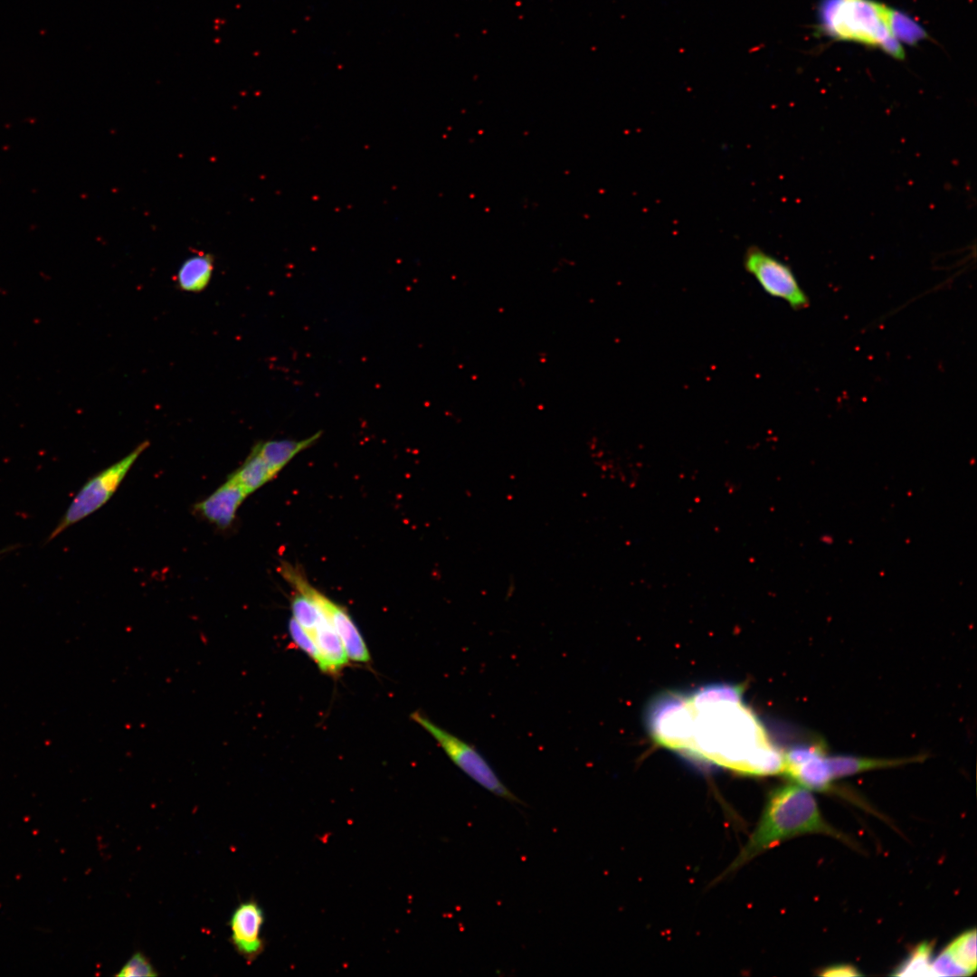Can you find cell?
I'll list each match as a JSON object with an SVG mask.
<instances>
[{
  "label": "cell",
  "mask_w": 977,
  "mask_h": 977,
  "mask_svg": "<svg viewBox=\"0 0 977 977\" xmlns=\"http://www.w3.org/2000/svg\"><path fill=\"white\" fill-rule=\"evenodd\" d=\"M688 697L692 724L686 756L741 774L766 776L783 773V752L743 702L739 687L712 684L697 688Z\"/></svg>",
  "instance_id": "1"
},
{
  "label": "cell",
  "mask_w": 977,
  "mask_h": 977,
  "mask_svg": "<svg viewBox=\"0 0 977 977\" xmlns=\"http://www.w3.org/2000/svg\"><path fill=\"white\" fill-rule=\"evenodd\" d=\"M810 833L831 836L854 846L848 836L824 820L817 801L810 790L798 783L775 788L767 797L753 833L727 872L740 868L755 856L785 839Z\"/></svg>",
  "instance_id": "2"
},
{
  "label": "cell",
  "mask_w": 977,
  "mask_h": 977,
  "mask_svg": "<svg viewBox=\"0 0 977 977\" xmlns=\"http://www.w3.org/2000/svg\"><path fill=\"white\" fill-rule=\"evenodd\" d=\"M899 14L874 0H822L819 9L821 28L829 36L903 59L904 48L896 36Z\"/></svg>",
  "instance_id": "3"
},
{
  "label": "cell",
  "mask_w": 977,
  "mask_h": 977,
  "mask_svg": "<svg viewBox=\"0 0 977 977\" xmlns=\"http://www.w3.org/2000/svg\"><path fill=\"white\" fill-rule=\"evenodd\" d=\"M412 718L436 740L449 759L473 782L497 797L526 806L503 783L473 745L439 726L421 712L413 713Z\"/></svg>",
  "instance_id": "4"
},
{
  "label": "cell",
  "mask_w": 977,
  "mask_h": 977,
  "mask_svg": "<svg viewBox=\"0 0 977 977\" xmlns=\"http://www.w3.org/2000/svg\"><path fill=\"white\" fill-rule=\"evenodd\" d=\"M646 721L651 737L659 745L686 754L692 724L688 695L677 692L660 694L650 703Z\"/></svg>",
  "instance_id": "5"
},
{
  "label": "cell",
  "mask_w": 977,
  "mask_h": 977,
  "mask_svg": "<svg viewBox=\"0 0 977 977\" xmlns=\"http://www.w3.org/2000/svg\"><path fill=\"white\" fill-rule=\"evenodd\" d=\"M148 445L147 441H143L126 457L91 478L73 498L52 536L102 507L115 493L128 471Z\"/></svg>",
  "instance_id": "6"
},
{
  "label": "cell",
  "mask_w": 977,
  "mask_h": 977,
  "mask_svg": "<svg viewBox=\"0 0 977 977\" xmlns=\"http://www.w3.org/2000/svg\"><path fill=\"white\" fill-rule=\"evenodd\" d=\"M744 267L769 296L785 301L792 309L810 306V299L792 268L756 246L749 247L744 256Z\"/></svg>",
  "instance_id": "7"
},
{
  "label": "cell",
  "mask_w": 977,
  "mask_h": 977,
  "mask_svg": "<svg viewBox=\"0 0 977 977\" xmlns=\"http://www.w3.org/2000/svg\"><path fill=\"white\" fill-rule=\"evenodd\" d=\"M281 572L299 593L311 599L327 617L341 639L347 659L359 663L368 662L370 654L366 644L346 610L312 587L290 566L283 565Z\"/></svg>",
  "instance_id": "8"
},
{
  "label": "cell",
  "mask_w": 977,
  "mask_h": 977,
  "mask_svg": "<svg viewBox=\"0 0 977 977\" xmlns=\"http://www.w3.org/2000/svg\"><path fill=\"white\" fill-rule=\"evenodd\" d=\"M783 773L810 791L832 790V781L827 764V752L823 742L812 741L791 747L783 753Z\"/></svg>",
  "instance_id": "9"
},
{
  "label": "cell",
  "mask_w": 977,
  "mask_h": 977,
  "mask_svg": "<svg viewBox=\"0 0 977 977\" xmlns=\"http://www.w3.org/2000/svg\"><path fill=\"white\" fill-rule=\"evenodd\" d=\"M263 921V911L253 900L242 903L232 915L230 926L232 944L247 960H253L263 949L261 934Z\"/></svg>",
  "instance_id": "10"
},
{
  "label": "cell",
  "mask_w": 977,
  "mask_h": 977,
  "mask_svg": "<svg viewBox=\"0 0 977 977\" xmlns=\"http://www.w3.org/2000/svg\"><path fill=\"white\" fill-rule=\"evenodd\" d=\"M248 495L232 479L219 487L213 494L194 506L195 511L217 527L228 528L236 512Z\"/></svg>",
  "instance_id": "11"
},
{
  "label": "cell",
  "mask_w": 977,
  "mask_h": 977,
  "mask_svg": "<svg viewBox=\"0 0 977 977\" xmlns=\"http://www.w3.org/2000/svg\"><path fill=\"white\" fill-rule=\"evenodd\" d=\"M312 638L322 659L321 671L337 673L346 665L348 659L341 639L326 615L319 621Z\"/></svg>",
  "instance_id": "12"
},
{
  "label": "cell",
  "mask_w": 977,
  "mask_h": 977,
  "mask_svg": "<svg viewBox=\"0 0 977 977\" xmlns=\"http://www.w3.org/2000/svg\"><path fill=\"white\" fill-rule=\"evenodd\" d=\"M321 436V432L300 440H270L260 441L253 448L276 475L298 453L312 445Z\"/></svg>",
  "instance_id": "13"
},
{
  "label": "cell",
  "mask_w": 977,
  "mask_h": 977,
  "mask_svg": "<svg viewBox=\"0 0 977 977\" xmlns=\"http://www.w3.org/2000/svg\"><path fill=\"white\" fill-rule=\"evenodd\" d=\"M920 759V756L902 759H877L853 755H827V764L832 778L837 779L866 771L903 765Z\"/></svg>",
  "instance_id": "14"
},
{
  "label": "cell",
  "mask_w": 977,
  "mask_h": 977,
  "mask_svg": "<svg viewBox=\"0 0 977 977\" xmlns=\"http://www.w3.org/2000/svg\"><path fill=\"white\" fill-rule=\"evenodd\" d=\"M213 267L214 260L209 253L191 256L178 269L175 282L181 290L201 292L209 285Z\"/></svg>",
  "instance_id": "15"
},
{
  "label": "cell",
  "mask_w": 977,
  "mask_h": 977,
  "mask_svg": "<svg viewBox=\"0 0 977 977\" xmlns=\"http://www.w3.org/2000/svg\"><path fill=\"white\" fill-rule=\"evenodd\" d=\"M274 476L256 450L252 448L242 465L232 473L230 478L249 495Z\"/></svg>",
  "instance_id": "16"
},
{
  "label": "cell",
  "mask_w": 977,
  "mask_h": 977,
  "mask_svg": "<svg viewBox=\"0 0 977 977\" xmlns=\"http://www.w3.org/2000/svg\"><path fill=\"white\" fill-rule=\"evenodd\" d=\"M944 950L952 960L963 968L967 975L976 971V930H968L953 940Z\"/></svg>",
  "instance_id": "17"
},
{
  "label": "cell",
  "mask_w": 977,
  "mask_h": 977,
  "mask_svg": "<svg viewBox=\"0 0 977 977\" xmlns=\"http://www.w3.org/2000/svg\"><path fill=\"white\" fill-rule=\"evenodd\" d=\"M933 943L924 942L895 970L894 975H932L931 956Z\"/></svg>",
  "instance_id": "18"
},
{
  "label": "cell",
  "mask_w": 977,
  "mask_h": 977,
  "mask_svg": "<svg viewBox=\"0 0 977 977\" xmlns=\"http://www.w3.org/2000/svg\"><path fill=\"white\" fill-rule=\"evenodd\" d=\"M293 619L312 637L321 618L325 615L308 597L299 593L291 602Z\"/></svg>",
  "instance_id": "19"
},
{
  "label": "cell",
  "mask_w": 977,
  "mask_h": 977,
  "mask_svg": "<svg viewBox=\"0 0 977 977\" xmlns=\"http://www.w3.org/2000/svg\"><path fill=\"white\" fill-rule=\"evenodd\" d=\"M289 631L295 644L308 655L320 669L322 659L313 638L293 618L289 622Z\"/></svg>",
  "instance_id": "20"
},
{
  "label": "cell",
  "mask_w": 977,
  "mask_h": 977,
  "mask_svg": "<svg viewBox=\"0 0 977 977\" xmlns=\"http://www.w3.org/2000/svg\"><path fill=\"white\" fill-rule=\"evenodd\" d=\"M116 975L124 977L157 976V973L148 959L143 953L137 952Z\"/></svg>",
  "instance_id": "21"
},
{
  "label": "cell",
  "mask_w": 977,
  "mask_h": 977,
  "mask_svg": "<svg viewBox=\"0 0 977 977\" xmlns=\"http://www.w3.org/2000/svg\"><path fill=\"white\" fill-rule=\"evenodd\" d=\"M822 976L828 977H841V976H859L861 973L856 967L850 964H837L831 965L823 969L820 973Z\"/></svg>",
  "instance_id": "22"
}]
</instances>
